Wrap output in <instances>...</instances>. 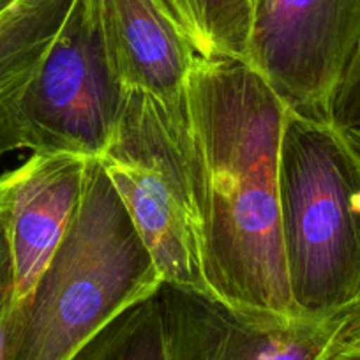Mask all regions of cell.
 <instances>
[{
    "instance_id": "obj_13",
    "label": "cell",
    "mask_w": 360,
    "mask_h": 360,
    "mask_svg": "<svg viewBox=\"0 0 360 360\" xmlns=\"http://www.w3.org/2000/svg\"><path fill=\"white\" fill-rule=\"evenodd\" d=\"M330 124L345 133L360 134V43L335 90Z\"/></svg>"
},
{
    "instance_id": "obj_12",
    "label": "cell",
    "mask_w": 360,
    "mask_h": 360,
    "mask_svg": "<svg viewBox=\"0 0 360 360\" xmlns=\"http://www.w3.org/2000/svg\"><path fill=\"white\" fill-rule=\"evenodd\" d=\"M71 360H168L158 295L127 307Z\"/></svg>"
},
{
    "instance_id": "obj_6",
    "label": "cell",
    "mask_w": 360,
    "mask_h": 360,
    "mask_svg": "<svg viewBox=\"0 0 360 360\" xmlns=\"http://www.w3.org/2000/svg\"><path fill=\"white\" fill-rule=\"evenodd\" d=\"M360 43V0H258L248 62L290 112L330 124Z\"/></svg>"
},
{
    "instance_id": "obj_17",
    "label": "cell",
    "mask_w": 360,
    "mask_h": 360,
    "mask_svg": "<svg viewBox=\"0 0 360 360\" xmlns=\"http://www.w3.org/2000/svg\"><path fill=\"white\" fill-rule=\"evenodd\" d=\"M9 2H11V0H0V9L6 8V6H8Z\"/></svg>"
},
{
    "instance_id": "obj_11",
    "label": "cell",
    "mask_w": 360,
    "mask_h": 360,
    "mask_svg": "<svg viewBox=\"0 0 360 360\" xmlns=\"http://www.w3.org/2000/svg\"><path fill=\"white\" fill-rule=\"evenodd\" d=\"M196 57L248 60L255 0H161Z\"/></svg>"
},
{
    "instance_id": "obj_1",
    "label": "cell",
    "mask_w": 360,
    "mask_h": 360,
    "mask_svg": "<svg viewBox=\"0 0 360 360\" xmlns=\"http://www.w3.org/2000/svg\"><path fill=\"white\" fill-rule=\"evenodd\" d=\"M288 108L248 60L196 57L188 79L186 158L210 293L297 316L279 216V147Z\"/></svg>"
},
{
    "instance_id": "obj_5",
    "label": "cell",
    "mask_w": 360,
    "mask_h": 360,
    "mask_svg": "<svg viewBox=\"0 0 360 360\" xmlns=\"http://www.w3.org/2000/svg\"><path fill=\"white\" fill-rule=\"evenodd\" d=\"M126 96L110 60L99 0H75L23 92V145L37 154L99 158Z\"/></svg>"
},
{
    "instance_id": "obj_9",
    "label": "cell",
    "mask_w": 360,
    "mask_h": 360,
    "mask_svg": "<svg viewBox=\"0 0 360 360\" xmlns=\"http://www.w3.org/2000/svg\"><path fill=\"white\" fill-rule=\"evenodd\" d=\"M110 60L126 90L166 105L186 98L196 53L161 0H99Z\"/></svg>"
},
{
    "instance_id": "obj_2",
    "label": "cell",
    "mask_w": 360,
    "mask_h": 360,
    "mask_svg": "<svg viewBox=\"0 0 360 360\" xmlns=\"http://www.w3.org/2000/svg\"><path fill=\"white\" fill-rule=\"evenodd\" d=\"M162 283L98 158L75 217L29 295L11 304L2 360H71Z\"/></svg>"
},
{
    "instance_id": "obj_8",
    "label": "cell",
    "mask_w": 360,
    "mask_h": 360,
    "mask_svg": "<svg viewBox=\"0 0 360 360\" xmlns=\"http://www.w3.org/2000/svg\"><path fill=\"white\" fill-rule=\"evenodd\" d=\"M89 158L37 154L0 175V221L15 276L13 304L29 295L64 238L85 188Z\"/></svg>"
},
{
    "instance_id": "obj_14",
    "label": "cell",
    "mask_w": 360,
    "mask_h": 360,
    "mask_svg": "<svg viewBox=\"0 0 360 360\" xmlns=\"http://www.w3.org/2000/svg\"><path fill=\"white\" fill-rule=\"evenodd\" d=\"M15 295V276H13V259L9 251L6 228L0 221V360L4 359L6 321Z\"/></svg>"
},
{
    "instance_id": "obj_15",
    "label": "cell",
    "mask_w": 360,
    "mask_h": 360,
    "mask_svg": "<svg viewBox=\"0 0 360 360\" xmlns=\"http://www.w3.org/2000/svg\"><path fill=\"white\" fill-rule=\"evenodd\" d=\"M345 133V131H342ZM348 136L349 143L355 148V152L360 158V134H352L345 133ZM338 341L342 342H360V300L345 318V323H342L341 332L338 335Z\"/></svg>"
},
{
    "instance_id": "obj_7",
    "label": "cell",
    "mask_w": 360,
    "mask_h": 360,
    "mask_svg": "<svg viewBox=\"0 0 360 360\" xmlns=\"http://www.w3.org/2000/svg\"><path fill=\"white\" fill-rule=\"evenodd\" d=\"M155 295L168 360H323L346 318L248 309L165 281Z\"/></svg>"
},
{
    "instance_id": "obj_4",
    "label": "cell",
    "mask_w": 360,
    "mask_h": 360,
    "mask_svg": "<svg viewBox=\"0 0 360 360\" xmlns=\"http://www.w3.org/2000/svg\"><path fill=\"white\" fill-rule=\"evenodd\" d=\"M186 131L188 90L176 105L127 90L112 140L98 159L162 281L210 293Z\"/></svg>"
},
{
    "instance_id": "obj_10",
    "label": "cell",
    "mask_w": 360,
    "mask_h": 360,
    "mask_svg": "<svg viewBox=\"0 0 360 360\" xmlns=\"http://www.w3.org/2000/svg\"><path fill=\"white\" fill-rule=\"evenodd\" d=\"M75 0H11L0 9V158L25 148L20 105Z\"/></svg>"
},
{
    "instance_id": "obj_16",
    "label": "cell",
    "mask_w": 360,
    "mask_h": 360,
    "mask_svg": "<svg viewBox=\"0 0 360 360\" xmlns=\"http://www.w3.org/2000/svg\"><path fill=\"white\" fill-rule=\"evenodd\" d=\"M323 360H360V342H342L335 339Z\"/></svg>"
},
{
    "instance_id": "obj_3",
    "label": "cell",
    "mask_w": 360,
    "mask_h": 360,
    "mask_svg": "<svg viewBox=\"0 0 360 360\" xmlns=\"http://www.w3.org/2000/svg\"><path fill=\"white\" fill-rule=\"evenodd\" d=\"M286 279L299 318H342L360 300V158L327 122L286 112L279 147Z\"/></svg>"
},
{
    "instance_id": "obj_18",
    "label": "cell",
    "mask_w": 360,
    "mask_h": 360,
    "mask_svg": "<svg viewBox=\"0 0 360 360\" xmlns=\"http://www.w3.org/2000/svg\"><path fill=\"white\" fill-rule=\"evenodd\" d=\"M256 2H258V0H255V6H256Z\"/></svg>"
}]
</instances>
